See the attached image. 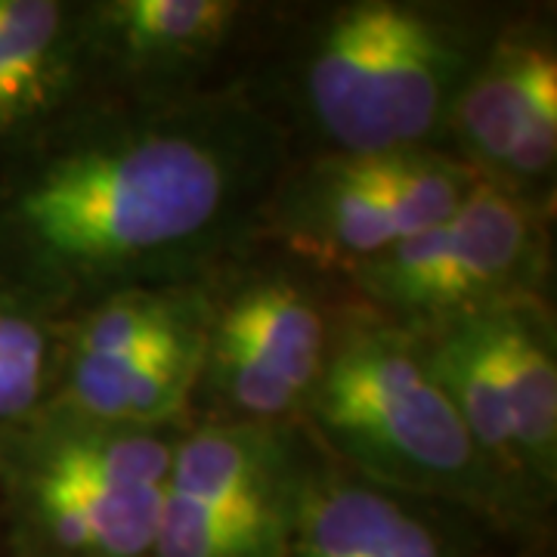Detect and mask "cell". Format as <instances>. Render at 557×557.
<instances>
[{"instance_id": "1", "label": "cell", "mask_w": 557, "mask_h": 557, "mask_svg": "<svg viewBox=\"0 0 557 557\" xmlns=\"http://www.w3.org/2000/svg\"><path fill=\"white\" fill-rule=\"evenodd\" d=\"M292 143L242 84L90 94L0 159V276L57 317L205 282L260 248Z\"/></svg>"}, {"instance_id": "2", "label": "cell", "mask_w": 557, "mask_h": 557, "mask_svg": "<svg viewBox=\"0 0 557 557\" xmlns=\"http://www.w3.org/2000/svg\"><path fill=\"white\" fill-rule=\"evenodd\" d=\"M511 10L474 0L273 3L239 84L295 156L440 149L453 102Z\"/></svg>"}, {"instance_id": "3", "label": "cell", "mask_w": 557, "mask_h": 557, "mask_svg": "<svg viewBox=\"0 0 557 557\" xmlns=\"http://www.w3.org/2000/svg\"><path fill=\"white\" fill-rule=\"evenodd\" d=\"M300 428L322 456L359 478L461 505L518 545H545L520 533L496 474L409 329L354 304Z\"/></svg>"}, {"instance_id": "4", "label": "cell", "mask_w": 557, "mask_h": 557, "mask_svg": "<svg viewBox=\"0 0 557 557\" xmlns=\"http://www.w3.org/2000/svg\"><path fill=\"white\" fill-rule=\"evenodd\" d=\"M186 424H127L50 403L0 446L3 557H156Z\"/></svg>"}, {"instance_id": "5", "label": "cell", "mask_w": 557, "mask_h": 557, "mask_svg": "<svg viewBox=\"0 0 557 557\" xmlns=\"http://www.w3.org/2000/svg\"><path fill=\"white\" fill-rule=\"evenodd\" d=\"M354 300L338 276L267 245L211 278L189 421L300 424Z\"/></svg>"}, {"instance_id": "6", "label": "cell", "mask_w": 557, "mask_h": 557, "mask_svg": "<svg viewBox=\"0 0 557 557\" xmlns=\"http://www.w3.org/2000/svg\"><path fill=\"white\" fill-rule=\"evenodd\" d=\"M496 474L520 533L545 542L557 505V319L518 298L416 332Z\"/></svg>"}, {"instance_id": "7", "label": "cell", "mask_w": 557, "mask_h": 557, "mask_svg": "<svg viewBox=\"0 0 557 557\" xmlns=\"http://www.w3.org/2000/svg\"><path fill=\"white\" fill-rule=\"evenodd\" d=\"M555 211L480 183L449 218L338 276L350 300L409 332L518 298H552Z\"/></svg>"}, {"instance_id": "8", "label": "cell", "mask_w": 557, "mask_h": 557, "mask_svg": "<svg viewBox=\"0 0 557 557\" xmlns=\"http://www.w3.org/2000/svg\"><path fill=\"white\" fill-rule=\"evenodd\" d=\"M480 183L443 149L292 156L267 205L260 245L344 276L443 223Z\"/></svg>"}, {"instance_id": "9", "label": "cell", "mask_w": 557, "mask_h": 557, "mask_svg": "<svg viewBox=\"0 0 557 557\" xmlns=\"http://www.w3.org/2000/svg\"><path fill=\"white\" fill-rule=\"evenodd\" d=\"M317 465L300 424L189 421L164 486L156 557H285Z\"/></svg>"}, {"instance_id": "10", "label": "cell", "mask_w": 557, "mask_h": 557, "mask_svg": "<svg viewBox=\"0 0 557 557\" xmlns=\"http://www.w3.org/2000/svg\"><path fill=\"white\" fill-rule=\"evenodd\" d=\"M211 278L131 288L62 317L53 403L127 424L189 421Z\"/></svg>"}, {"instance_id": "11", "label": "cell", "mask_w": 557, "mask_h": 557, "mask_svg": "<svg viewBox=\"0 0 557 557\" xmlns=\"http://www.w3.org/2000/svg\"><path fill=\"white\" fill-rule=\"evenodd\" d=\"M273 3L84 0L94 94L174 100L239 84Z\"/></svg>"}, {"instance_id": "12", "label": "cell", "mask_w": 557, "mask_h": 557, "mask_svg": "<svg viewBox=\"0 0 557 557\" xmlns=\"http://www.w3.org/2000/svg\"><path fill=\"white\" fill-rule=\"evenodd\" d=\"M518 542L474 511L399 493L319 453L285 557H502Z\"/></svg>"}, {"instance_id": "13", "label": "cell", "mask_w": 557, "mask_h": 557, "mask_svg": "<svg viewBox=\"0 0 557 557\" xmlns=\"http://www.w3.org/2000/svg\"><path fill=\"white\" fill-rule=\"evenodd\" d=\"M557 84L555 10L515 7L461 87L443 131V152L496 183L539 94Z\"/></svg>"}, {"instance_id": "14", "label": "cell", "mask_w": 557, "mask_h": 557, "mask_svg": "<svg viewBox=\"0 0 557 557\" xmlns=\"http://www.w3.org/2000/svg\"><path fill=\"white\" fill-rule=\"evenodd\" d=\"M90 94L84 0H0V159Z\"/></svg>"}, {"instance_id": "15", "label": "cell", "mask_w": 557, "mask_h": 557, "mask_svg": "<svg viewBox=\"0 0 557 557\" xmlns=\"http://www.w3.org/2000/svg\"><path fill=\"white\" fill-rule=\"evenodd\" d=\"M62 317L0 276V446L57 394Z\"/></svg>"}, {"instance_id": "16", "label": "cell", "mask_w": 557, "mask_h": 557, "mask_svg": "<svg viewBox=\"0 0 557 557\" xmlns=\"http://www.w3.org/2000/svg\"><path fill=\"white\" fill-rule=\"evenodd\" d=\"M502 557H545V545H520V548H511Z\"/></svg>"}, {"instance_id": "17", "label": "cell", "mask_w": 557, "mask_h": 557, "mask_svg": "<svg viewBox=\"0 0 557 557\" xmlns=\"http://www.w3.org/2000/svg\"><path fill=\"white\" fill-rule=\"evenodd\" d=\"M0 557H3V552H0Z\"/></svg>"}]
</instances>
